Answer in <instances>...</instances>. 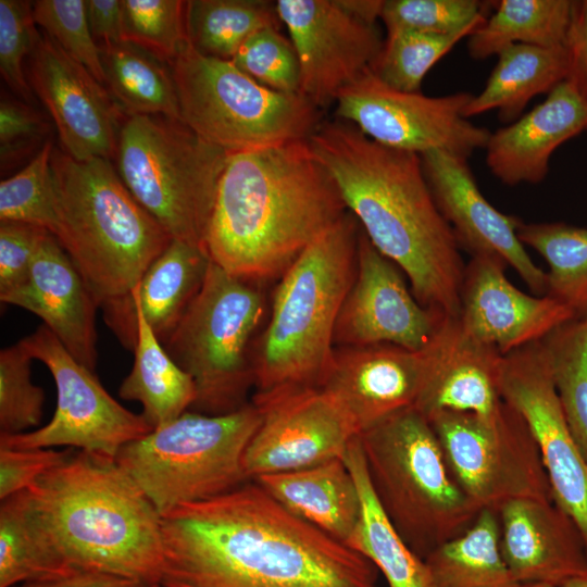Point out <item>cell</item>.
I'll return each instance as SVG.
<instances>
[{
    "instance_id": "cell-43",
    "label": "cell",
    "mask_w": 587,
    "mask_h": 587,
    "mask_svg": "<svg viewBox=\"0 0 587 587\" xmlns=\"http://www.w3.org/2000/svg\"><path fill=\"white\" fill-rule=\"evenodd\" d=\"M34 360L20 342L0 351V434L26 433L42 420L45 392L32 380Z\"/></svg>"
},
{
    "instance_id": "cell-47",
    "label": "cell",
    "mask_w": 587,
    "mask_h": 587,
    "mask_svg": "<svg viewBox=\"0 0 587 587\" xmlns=\"http://www.w3.org/2000/svg\"><path fill=\"white\" fill-rule=\"evenodd\" d=\"M49 125L28 103L1 98L0 159L1 168L13 166L47 142Z\"/></svg>"
},
{
    "instance_id": "cell-18",
    "label": "cell",
    "mask_w": 587,
    "mask_h": 587,
    "mask_svg": "<svg viewBox=\"0 0 587 587\" xmlns=\"http://www.w3.org/2000/svg\"><path fill=\"white\" fill-rule=\"evenodd\" d=\"M402 274L359 233L355 275L337 317L335 347L389 344L422 351L428 345L445 316L423 307Z\"/></svg>"
},
{
    "instance_id": "cell-12",
    "label": "cell",
    "mask_w": 587,
    "mask_h": 587,
    "mask_svg": "<svg viewBox=\"0 0 587 587\" xmlns=\"http://www.w3.org/2000/svg\"><path fill=\"white\" fill-rule=\"evenodd\" d=\"M427 419L451 474L479 510L497 513L510 500L552 498L537 442L504 400L489 415L445 410Z\"/></svg>"
},
{
    "instance_id": "cell-33",
    "label": "cell",
    "mask_w": 587,
    "mask_h": 587,
    "mask_svg": "<svg viewBox=\"0 0 587 587\" xmlns=\"http://www.w3.org/2000/svg\"><path fill=\"white\" fill-rule=\"evenodd\" d=\"M573 2L569 0L492 1L495 11L467 38V52L475 60L498 54L515 45L564 46Z\"/></svg>"
},
{
    "instance_id": "cell-55",
    "label": "cell",
    "mask_w": 587,
    "mask_h": 587,
    "mask_svg": "<svg viewBox=\"0 0 587 587\" xmlns=\"http://www.w3.org/2000/svg\"><path fill=\"white\" fill-rule=\"evenodd\" d=\"M520 587H559V586L544 584V583H527V584H521Z\"/></svg>"
},
{
    "instance_id": "cell-16",
    "label": "cell",
    "mask_w": 587,
    "mask_h": 587,
    "mask_svg": "<svg viewBox=\"0 0 587 587\" xmlns=\"http://www.w3.org/2000/svg\"><path fill=\"white\" fill-rule=\"evenodd\" d=\"M261 423L243 469L249 480L344 459L360 430L348 412L319 387L253 396Z\"/></svg>"
},
{
    "instance_id": "cell-44",
    "label": "cell",
    "mask_w": 587,
    "mask_h": 587,
    "mask_svg": "<svg viewBox=\"0 0 587 587\" xmlns=\"http://www.w3.org/2000/svg\"><path fill=\"white\" fill-rule=\"evenodd\" d=\"M259 84L284 93H300V65L290 39L278 28H264L238 49L230 60Z\"/></svg>"
},
{
    "instance_id": "cell-11",
    "label": "cell",
    "mask_w": 587,
    "mask_h": 587,
    "mask_svg": "<svg viewBox=\"0 0 587 587\" xmlns=\"http://www.w3.org/2000/svg\"><path fill=\"white\" fill-rule=\"evenodd\" d=\"M258 283L211 261L198 295L163 342L193 380L190 411L222 415L249 403L251 350L265 308Z\"/></svg>"
},
{
    "instance_id": "cell-56",
    "label": "cell",
    "mask_w": 587,
    "mask_h": 587,
    "mask_svg": "<svg viewBox=\"0 0 587 587\" xmlns=\"http://www.w3.org/2000/svg\"><path fill=\"white\" fill-rule=\"evenodd\" d=\"M139 587H164L160 583L145 584Z\"/></svg>"
},
{
    "instance_id": "cell-6",
    "label": "cell",
    "mask_w": 587,
    "mask_h": 587,
    "mask_svg": "<svg viewBox=\"0 0 587 587\" xmlns=\"http://www.w3.org/2000/svg\"><path fill=\"white\" fill-rule=\"evenodd\" d=\"M357 222L348 211L284 272L266 328L252 345L254 396L317 387L355 275Z\"/></svg>"
},
{
    "instance_id": "cell-24",
    "label": "cell",
    "mask_w": 587,
    "mask_h": 587,
    "mask_svg": "<svg viewBox=\"0 0 587 587\" xmlns=\"http://www.w3.org/2000/svg\"><path fill=\"white\" fill-rule=\"evenodd\" d=\"M0 300L37 315L79 363L95 371L100 305L51 233L40 241L26 282L1 294Z\"/></svg>"
},
{
    "instance_id": "cell-1",
    "label": "cell",
    "mask_w": 587,
    "mask_h": 587,
    "mask_svg": "<svg viewBox=\"0 0 587 587\" xmlns=\"http://www.w3.org/2000/svg\"><path fill=\"white\" fill-rule=\"evenodd\" d=\"M164 587H376L364 555L255 480L162 516Z\"/></svg>"
},
{
    "instance_id": "cell-25",
    "label": "cell",
    "mask_w": 587,
    "mask_h": 587,
    "mask_svg": "<svg viewBox=\"0 0 587 587\" xmlns=\"http://www.w3.org/2000/svg\"><path fill=\"white\" fill-rule=\"evenodd\" d=\"M497 516L501 555L517 583L560 587L587 572L580 533L552 498L510 500Z\"/></svg>"
},
{
    "instance_id": "cell-10",
    "label": "cell",
    "mask_w": 587,
    "mask_h": 587,
    "mask_svg": "<svg viewBox=\"0 0 587 587\" xmlns=\"http://www.w3.org/2000/svg\"><path fill=\"white\" fill-rule=\"evenodd\" d=\"M171 71L182 122L228 154L307 140L320 125L319 108L301 93L270 89L188 40Z\"/></svg>"
},
{
    "instance_id": "cell-45",
    "label": "cell",
    "mask_w": 587,
    "mask_h": 587,
    "mask_svg": "<svg viewBox=\"0 0 587 587\" xmlns=\"http://www.w3.org/2000/svg\"><path fill=\"white\" fill-rule=\"evenodd\" d=\"M33 14L35 23L104 86L100 47L87 22L85 0L35 1Z\"/></svg>"
},
{
    "instance_id": "cell-22",
    "label": "cell",
    "mask_w": 587,
    "mask_h": 587,
    "mask_svg": "<svg viewBox=\"0 0 587 587\" xmlns=\"http://www.w3.org/2000/svg\"><path fill=\"white\" fill-rule=\"evenodd\" d=\"M422 378L414 408L426 417L439 411L489 415L503 403L499 375L502 354L445 316L421 351Z\"/></svg>"
},
{
    "instance_id": "cell-39",
    "label": "cell",
    "mask_w": 587,
    "mask_h": 587,
    "mask_svg": "<svg viewBox=\"0 0 587 587\" xmlns=\"http://www.w3.org/2000/svg\"><path fill=\"white\" fill-rule=\"evenodd\" d=\"M484 23L451 35L412 30L387 33L383 49L371 71L387 86L404 92H420L428 71L461 39Z\"/></svg>"
},
{
    "instance_id": "cell-42",
    "label": "cell",
    "mask_w": 587,
    "mask_h": 587,
    "mask_svg": "<svg viewBox=\"0 0 587 587\" xmlns=\"http://www.w3.org/2000/svg\"><path fill=\"white\" fill-rule=\"evenodd\" d=\"M490 2L477 0H387L380 15L387 33L451 35L487 18Z\"/></svg>"
},
{
    "instance_id": "cell-9",
    "label": "cell",
    "mask_w": 587,
    "mask_h": 587,
    "mask_svg": "<svg viewBox=\"0 0 587 587\" xmlns=\"http://www.w3.org/2000/svg\"><path fill=\"white\" fill-rule=\"evenodd\" d=\"M115 157L127 189L172 239L204 248L228 153L180 121L130 115L118 130Z\"/></svg>"
},
{
    "instance_id": "cell-37",
    "label": "cell",
    "mask_w": 587,
    "mask_h": 587,
    "mask_svg": "<svg viewBox=\"0 0 587 587\" xmlns=\"http://www.w3.org/2000/svg\"><path fill=\"white\" fill-rule=\"evenodd\" d=\"M517 237L549 265L545 295L587 320V228L565 223H523Z\"/></svg>"
},
{
    "instance_id": "cell-4",
    "label": "cell",
    "mask_w": 587,
    "mask_h": 587,
    "mask_svg": "<svg viewBox=\"0 0 587 587\" xmlns=\"http://www.w3.org/2000/svg\"><path fill=\"white\" fill-rule=\"evenodd\" d=\"M27 491L68 566L160 582L162 515L115 459L72 452Z\"/></svg>"
},
{
    "instance_id": "cell-28",
    "label": "cell",
    "mask_w": 587,
    "mask_h": 587,
    "mask_svg": "<svg viewBox=\"0 0 587 587\" xmlns=\"http://www.w3.org/2000/svg\"><path fill=\"white\" fill-rule=\"evenodd\" d=\"M252 480L288 511L346 545L360 521V492L344 459Z\"/></svg>"
},
{
    "instance_id": "cell-35",
    "label": "cell",
    "mask_w": 587,
    "mask_h": 587,
    "mask_svg": "<svg viewBox=\"0 0 587 587\" xmlns=\"http://www.w3.org/2000/svg\"><path fill=\"white\" fill-rule=\"evenodd\" d=\"M77 571L67 565L42 525L27 490L0 504V587Z\"/></svg>"
},
{
    "instance_id": "cell-32",
    "label": "cell",
    "mask_w": 587,
    "mask_h": 587,
    "mask_svg": "<svg viewBox=\"0 0 587 587\" xmlns=\"http://www.w3.org/2000/svg\"><path fill=\"white\" fill-rule=\"evenodd\" d=\"M100 47L104 85L128 116L161 115L180 121L172 71L148 51L128 42Z\"/></svg>"
},
{
    "instance_id": "cell-19",
    "label": "cell",
    "mask_w": 587,
    "mask_h": 587,
    "mask_svg": "<svg viewBox=\"0 0 587 587\" xmlns=\"http://www.w3.org/2000/svg\"><path fill=\"white\" fill-rule=\"evenodd\" d=\"M30 87L48 109L64 148L75 160L115 155L121 109L110 92L48 35L28 57Z\"/></svg>"
},
{
    "instance_id": "cell-46",
    "label": "cell",
    "mask_w": 587,
    "mask_h": 587,
    "mask_svg": "<svg viewBox=\"0 0 587 587\" xmlns=\"http://www.w3.org/2000/svg\"><path fill=\"white\" fill-rule=\"evenodd\" d=\"M33 2L0 0V72L8 86L26 103L33 101V89L24 72L39 33L35 27Z\"/></svg>"
},
{
    "instance_id": "cell-51",
    "label": "cell",
    "mask_w": 587,
    "mask_h": 587,
    "mask_svg": "<svg viewBox=\"0 0 587 587\" xmlns=\"http://www.w3.org/2000/svg\"><path fill=\"white\" fill-rule=\"evenodd\" d=\"M90 32L99 46L117 43L122 37V0H86Z\"/></svg>"
},
{
    "instance_id": "cell-40",
    "label": "cell",
    "mask_w": 587,
    "mask_h": 587,
    "mask_svg": "<svg viewBox=\"0 0 587 587\" xmlns=\"http://www.w3.org/2000/svg\"><path fill=\"white\" fill-rule=\"evenodd\" d=\"M53 145L48 140L30 162L0 183V222H22L47 229L57 227L51 168Z\"/></svg>"
},
{
    "instance_id": "cell-36",
    "label": "cell",
    "mask_w": 587,
    "mask_h": 587,
    "mask_svg": "<svg viewBox=\"0 0 587 587\" xmlns=\"http://www.w3.org/2000/svg\"><path fill=\"white\" fill-rule=\"evenodd\" d=\"M276 2L265 0L186 1L188 42L200 53L232 60L245 41L264 28H280Z\"/></svg>"
},
{
    "instance_id": "cell-21",
    "label": "cell",
    "mask_w": 587,
    "mask_h": 587,
    "mask_svg": "<svg viewBox=\"0 0 587 587\" xmlns=\"http://www.w3.org/2000/svg\"><path fill=\"white\" fill-rule=\"evenodd\" d=\"M507 263L492 255H474L465 265L458 320L475 339L502 355L541 341L572 312L546 296L517 289L507 277Z\"/></svg>"
},
{
    "instance_id": "cell-53",
    "label": "cell",
    "mask_w": 587,
    "mask_h": 587,
    "mask_svg": "<svg viewBox=\"0 0 587 587\" xmlns=\"http://www.w3.org/2000/svg\"><path fill=\"white\" fill-rule=\"evenodd\" d=\"M340 7L361 22L375 25L380 18L384 1L380 0H337Z\"/></svg>"
},
{
    "instance_id": "cell-3",
    "label": "cell",
    "mask_w": 587,
    "mask_h": 587,
    "mask_svg": "<svg viewBox=\"0 0 587 587\" xmlns=\"http://www.w3.org/2000/svg\"><path fill=\"white\" fill-rule=\"evenodd\" d=\"M348 212L308 139L228 154L204 249L230 274L261 282L283 275Z\"/></svg>"
},
{
    "instance_id": "cell-34",
    "label": "cell",
    "mask_w": 587,
    "mask_h": 587,
    "mask_svg": "<svg viewBox=\"0 0 587 587\" xmlns=\"http://www.w3.org/2000/svg\"><path fill=\"white\" fill-rule=\"evenodd\" d=\"M434 587H520L501 555L497 513L482 510L473 524L424 559Z\"/></svg>"
},
{
    "instance_id": "cell-38",
    "label": "cell",
    "mask_w": 587,
    "mask_h": 587,
    "mask_svg": "<svg viewBox=\"0 0 587 587\" xmlns=\"http://www.w3.org/2000/svg\"><path fill=\"white\" fill-rule=\"evenodd\" d=\"M541 342L566 423L587 462V320H571Z\"/></svg>"
},
{
    "instance_id": "cell-27",
    "label": "cell",
    "mask_w": 587,
    "mask_h": 587,
    "mask_svg": "<svg viewBox=\"0 0 587 587\" xmlns=\"http://www.w3.org/2000/svg\"><path fill=\"white\" fill-rule=\"evenodd\" d=\"M587 129V99L563 80L525 115L491 133L486 164L501 183L538 184L549 171L554 150Z\"/></svg>"
},
{
    "instance_id": "cell-14",
    "label": "cell",
    "mask_w": 587,
    "mask_h": 587,
    "mask_svg": "<svg viewBox=\"0 0 587 587\" xmlns=\"http://www.w3.org/2000/svg\"><path fill=\"white\" fill-rule=\"evenodd\" d=\"M472 98L469 92L428 97L399 91L369 70L341 90L336 113L383 146L419 155L442 150L469 159L486 147L491 134L464 117Z\"/></svg>"
},
{
    "instance_id": "cell-8",
    "label": "cell",
    "mask_w": 587,
    "mask_h": 587,
    "mask_svg": "<svg viewBox=\"0 0 587 587\" xmlns=\"http://www.w3.org/2000/svg\"><path fill=\"white\" fill-rule=\"evenodd\" d=\"M261 420L252 402L222 415L188 410L125 445L115 460L163 516L248 482L243 455Z\"/></svg>"
},
{
    "instance_id": "cell-17",
    "label": "cell",
    "mask_w": 587,
    "mask_h": 587,
    "mask_svg": "<svg viewBox=\"0 0 587 587\" xmlns=\"http://www.w3.org/2000/svg\"><path fill=\"white\" fill-rule=\"evenodd\" d=\"M300 65V93L317 108L372 68L384 41L375 25L359 21L337 0H278Z\"/></svg>"
},
{
    "instance_id": "cell-26",
    "label": "cell",
    "mask_w": 587,
    "mask_h": 587,
    "mask_svg": "<svg viewBox=\"0 0 587 587\" xmlns=\"http://www.w3.org/2000/svg\"><path fill=\"white\" fill-rule=\"evenodd\" d=\"M210 262L204 248L172 239L128 295L100 307L107 325L133 351L137 311L163 344L198 295Z\"/></svg>"
},
{
    "instance_id": "cell-31",
    "label": "cell",
    "mask_w": 587,
    "mask_h": 587,
    "mask_svg": "<svg viewBox=\"0 0 587 587\" xmlns=\"http://www.w3.org/2000/svg\"><path fill=\"white\" fill-rule=\"evenodd\" d=\"M134 316L137 322L134 363L118 395L122 399L139 402L141 415L154 429L190 410L196 387L191 376L167 353L143 316L137 311Z\"/></svg>"
},
{
    "instance_id": "cell-7",
    "label": "cell",
    "mask_w": 587,
    "mask_h": 587,
    "mask_svg": "<svg viewBox=\"0 0 587 587\" xmlns=\"http://www.w3.org/2000/svg\"><path fill=\"white\" fill-rule=\"evenodd\" d=\"M359 438L379 505L420 558L476 520L482 510L454 479L428 419L414 407L391 414Z\"/></svg>"
},
{
    "instance_id": "cell-50",
    "label": "cell",
    "mask_w": 587,
    "mask_h": 587,
    "mask_svg": "<svg viewBox=\"0 0 587 587\" xmlns=\"http://www.w3.org/2000/svg\"><path fill=\"white\" fill-rule=\"evenodd\" d=\"M564 47L569 61L566 80L587 99V0L573 2Z\"/></svg>"
},
{
    "instance_id": "cell-48",
    "label": "cell",
    "mask_w": 587,
    "mask_h": 587,
    "mask_svg": "<svg viewBox=\"0 0 587 587\" xmlns=\"http://www.w3.org/2000/svg\"><path fill=\"white\" fill-rule=\"evenodd\" d=\"M49 232L22 222H0V295L26 282L34 255Z\"/></svg>"
},
{
    "instance_id": "cell-20",
    "label": "cell",
    "mask_w": 587,
    "mask_h": 587,
    "mask_svg": "<svg viewBox=\"0 0 587 587\" xmlns=\"http://www.w3.org/2000/svg\"><path fill=\"white\" fill-rule=\"evenodd\" d=\"M435 202L460 248L492 255L514 268L533 292L545 295L546 272L535 264L517 237L522 222L497 210L480 192L467 158L442 150L420 155Z\"/></svg>"
},
{
    "instance_id": "cell-30",
    "label": "cell",
    "mask_w": 587,
    "mask_h": 587,
    "mask_svg": "<svg viewBox=\"0 0 587 587\" xmlns=\"http://www.w3.org/2000/svg\"><path fill=\"white\" fill-rule=\"evenodd\" d=\"M361 498L360 521L347 545L369 559L389 587H434L428 567L401 538L372 489L359 436L344 457Z\"/></svg>"
},
{
    "instance_id": "cell-13",
    "label": "cell",
    "mask_w": 587,
    "mask_h": 587,
    "mask_svg": "<svg viewBox=\"0 0 587 587\" xmlns=\"http://www.w3.org/2000/svg\"><path fill=\"white\" fill-rule=\"evenodd\" d=\"M18 342L50 371L57 407L50 422L37 429L0 434V447H67L115 459L125 445L152 430L141 414L117 402L93 371L79 363L43 324Z\"/></svg>"
},
{
    "instance_id": "cell-29",
    "label": "cell",
    "mask_w": 587,
    "mask_h": 587,
    "mask_svg": "<svg viewBox=\"0 0 587 587\" xmlns=\"http://www.w3.org/2000/svg\"><path fill=\"white\" fill-rule=\"evenodd\" d=\"M497 55L498 62L484 89L463 110L464 117L497 110L501 122H514L534 97L549 93L569 75L564 46L515 43Z\"/></svg>"
},
{
    "instance_id": "cell-5",
    "label": "cell",
    "mask_w": 587,
    "mask_h": 587,
    "mask_svg": "<svg viewBox=\"0 0 587 587\" xmlns=\"http://www.w3.org/2000/svg\"><path fill=\"white\" fill-rule=\"evenodd\" d=\"M57 227L99 305L121 299L172 237L138 203L105 158L75 160L52 152Z\"/></svg>"
},
{
    "instance_id": "cell-41",
    "label": "cell",
    "mask_w": 587,
    "mask_h": 587,
    "mask_svg": "<svg viewBox=\"0 0 587 587\" xmlns=\"http://www.w3.org/2000/svg\"><path fill=\"white\" fill-rule=\"evenodd\" d=\"M186 1L122 0V37L172 63L187 42Z\"/></svg>"
},
{
    "instance_id": "cell-15",
    "label": "cell",
    "mask_w": 587,
    "mask_h": 587,
    "mask_svg": "<svg viewBox=\"0 0 587 587\" xmlns=\"http://www.w3.org/2000/svg\"><path fill=\"white\" fill-rule=\"evenodd\" d=\"M502 399L527 423L554 502L573 520L587 552V462L566 423L541 341L502 355Z\"/></svg>"
},
{
    "instance_id": "cell-54",
    "label": "cell",
    "mask_w": 587,
    "mask_h": 587,
    "mask_svg": "<svg viewBox=\"0 0 587 587\" xmlns=\"http://www.w3.org/2000/svg\"><path fill=\"white\" fill-rule=\"evenodd\" d=\"M560 587H587V572L571 577Z\"/></svg>"
},
{
    "instance_id": "cell-52",
    "label": "cell",
    "mask_w": 587,
    "mask_h": 587,
    "mask_svg": "<svg viewBox=\"0 0 587 587\" xmlns=\"http://www.w3.org/2000/svg\"><path fill=\"white\" fill-rule=\"evenodd\" d=\"M135 580L95 571H72L70 573L28 580L14 587H139Z\"/></svg>"
},
{
    "instance_id": "cell-2",
    "label": "cell",
    "mask_w": 587,
    "mask_h": 587,
    "mask_svg": "<svg viewBox=\"0 0 587 587\" xmlns=\"http://www.w3.org/2000/svg\"><path fill=\"white\" fill-rule=\"evenodd\" d=\"M308 143L362 232L408 277L416 300L441 316H458L466 264L421 157L383 146L340 118L320 124Z\"/></svg>"
},
{
    "instance_id": "cell-23",
    "label": "cell",
    "mask_w": 587,
    "mask_h": 587,
    "mask_svg": "<svg viewBox=\"0 0 587 587\" xmlns=\"http://www.w3.org/2000/svg\"><path fill=\"white\" fill-rule=\"evenodd\" d=\"M421 378V351L389 344L335 347L317 387L348 412L362 433L414 407Z\"/></svg>"
},
{
    "instance_id": "cell-49",
    "label": "cell",
    "mask_w": 587,
    "mask_h": 587,
    "mask_svg": "<svg viewBox=\"0 0 587 587\" xmlns=\"http://www.w3.org/2000/svg\"><path fill=\"white\" fill-rule=\"evenodd\" d=\"M72 453L71 448L12 449L0 447V500L28 490L42 475Z\"/></svg>"
}]
</instances>
